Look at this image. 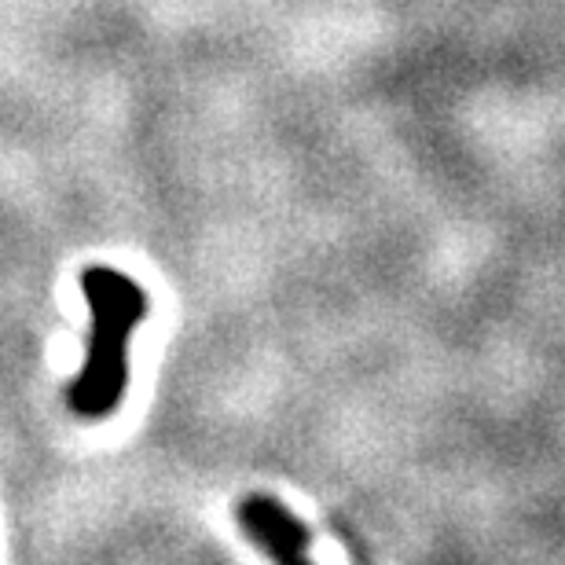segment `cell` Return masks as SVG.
<instances>
[{"instance_id": "obj_2", "label": "cell", "mask_w": 565, "mask_h": 565, "mask_svg": "<svg viewBox=\"0 0 565 565\" xmlns=\"http://www.w3.org/2000/svg\"><path fill=\"white\" fill-rule=\"evenodd\" d=\"M235 522L268 558L279 565H305L312 551V533L287 503L268 492H254L235 507Z\"/></svg>"}, {"instance_id": "obj_1", "label": "cell", "mask_w": 565, "mask_h": 565, "mask_svg": "<svg viewBox=\"0 0 565 565\" xmlns=\"http://www.w3.org/2000/svg\"><path fill=\"white\" fill-rule=\"evenodd\" d=\"M77 287L93 316V331H88L85 364L66 386V404L77 419L99 423L110 419L126 401L129 342L132 331L151 316V294L115 265H85Z\"/></svg>"}]
</instances>
